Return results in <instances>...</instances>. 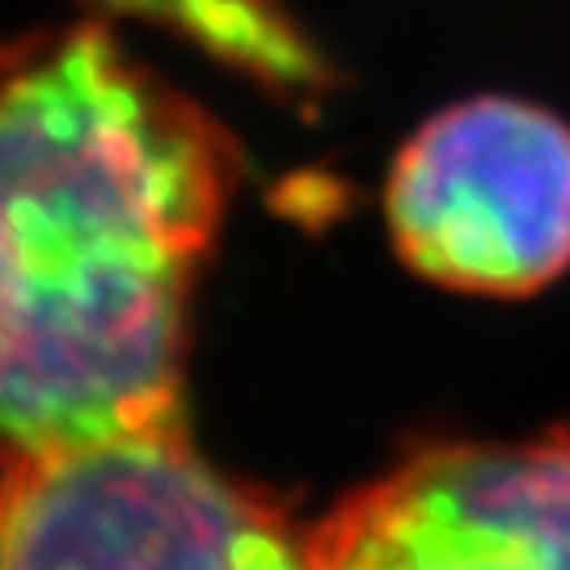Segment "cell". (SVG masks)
<instances>
[{
    "mask_svg": "<svg viewBox=\"0 0 570 570\" xmlns=\"http://www.w3.org/2000/svg\"><path fill=\"white\" fill-rule=\"evenodd\" d=\"M237 144L102 21L0 42V465L183 423Z\"/></svg>",
    "mask_w": 570,
    "mask_h": 570,
    "instance_id": "obj_1",
    "label": "cell"
},
{
    "mask_svg": "<svg viewBox=\"0 0 570 570\" xmlns=\"http://www.w3.org/2000/svg\"><path fill=\"white\" fill-rule=\"evenodd\" d=\"M0 570H317L308 532L186 423L0 465Z\"/></svg>",
    "mask_w": 570,
    "mask_h": 570,
    "instance_id": "obj_2",
    "label": "cell"
},
{
    "mask_svg": "<svg viewBox=\"0 0 570 570\" xmlns=\"http://www.w3.org/2000/svg\"><path fill=\"white\" fill-rule=\"evenodd\" d=\"M385 216L414 275L529 296L570 266V127L515 98L449 106L397 153Z\"/></svg>",
    "mask_w": 570,
    "mask_h": 570,
    "instance_id": "obj_3",
    "label": "cell"
},
{
    "mask_svg": "<svg viewBox=\"0 0 570 570\" xmlns=\"http://www.w3.org/2000/svg\"><path fill=\"white\" fill-rule=\"evenodd\" d=\"M317 570H570V423L440 444L308 529Z\"/></svg>",
    "mask_w": 570,
    "mask_h": 570,
    "instance_id": "obj_4",
    "label": "cell"
},
{
    "mask_svg": "<svg viewBox=\"0 0 570 570\" xmlns=\"http://www.w3.org/2000/svg\"><path fill=\"white\" fill-rule=\"evenodd\" d=\"M178 35L271 89H317L326 68L279 0H85Z\"/></svg>",
    "mask_w": 570,
    "mask_h": 570,
    "instance_id": "obj_5",
    "label": "cell"
}]
</instances>
